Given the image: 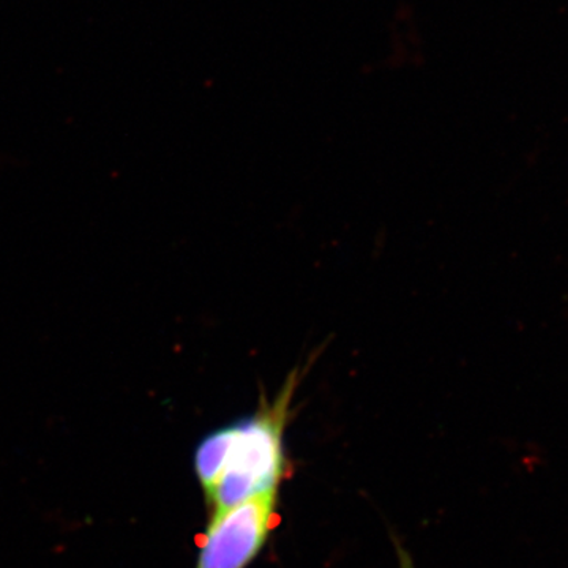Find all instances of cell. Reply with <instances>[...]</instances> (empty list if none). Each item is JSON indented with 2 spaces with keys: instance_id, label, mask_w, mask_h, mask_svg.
<instances>
[{
  "instance_id": "6da1fadb",
  "label": "cell",
  "mask_w": 568,
  "mask_h": 568,
  "mask_svg": "<svg viewBox=\"0 0 568 568\" xmlns=\"http://www.w3.org/2000/svg\"><path fill=\"white\" fill-rule=\"evenodd\" d=\"M295 366L274 398L264 392L253 414L215 429L194 450L193 466L211 515L252 497L280 491L290 477L284 433L293 417L295 392L313 365Z\"/></svg>"
},
{
  "instance_id": "7a4b0ae2",
  "label": "cell",
  "mask_w": 568,
  "mask_h": 568,
  "mask_svg": "<svg viewBox=\"0 0 568 568\" xmlns=\"http://www.w3.org/2000/svg\"><path fill=\"white\" fill-rule=\"evenodd\" d=\"M278 493H265L211 515L194 568L252 566L278 525Z\"/></svg>"
},
{
  "instance_id": "3957f363",
  "label": "cell",
  "mask_w": 568,
  "mask_h": 568,
  "mask_svg": "<svg viewBox=\"0 0 568 568\" xmlns=\"http://www.w3.org/2000/svg\"><path fill=\"white\" fill-rule=\"evenodd\" d=\"M396 552H398V562L399 568H416L414 566L413 559H410L409 552L406 551L402 545L396 544Z\"/></svg>"
}]
</instances>
